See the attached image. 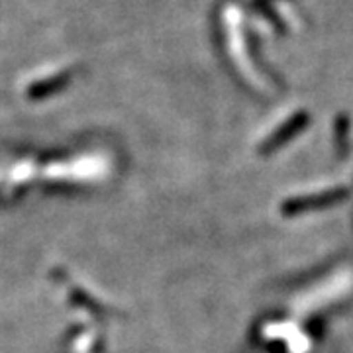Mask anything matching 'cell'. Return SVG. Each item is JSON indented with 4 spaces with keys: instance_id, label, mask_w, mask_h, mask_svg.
Listing matches in <instances>:
<instances>
[{
    "instance_id": "6da1fadb",
    "label": "cell",
    "mask_w": 353,
    "mask_h": 353,
    "mask_svg": "<svg viewBox=\"0 0 353 353\" xmlns=\"http://www.w3.org/2000/svg\"><path fill=\"white\" fill-rule=\"evenodd\" d=\"M353 292V267L343 265L336 267L334 271L326 273L324 277L316 279L301 292H296L290 299V314L292 318L301 320L314 316L334 304H340Z\"/></svg>"
},
{
    "instance_id": "7a4b0ae2",
    "label": "cell",
    "mask_w": 353,
    "mask_h": 353,
    "mask_svg": "<svg viewBox=\"0 0 353 353\" xmlns=\"http://www.w3.org/2000/svg\"><path fill=\"white\" fill-rule=\"evenodd\" d=\"M261 336L265 341L283 343L287 353H312V347H314L310 334L292 316L269 320L261 330Z\"/></svg>"
},
{
    "instance_id": "3957f363",
    "label": "cell",
    "mask_w": 353,
    "mask_h": 353,
    "mask_svg": "<svg viewBox=\"0 0 353 353\" xmlns=\"http://www.w3.org/2000/svg\"><path fill=\"white\" fill-rule=\"evenodd\" d=\"M67 75H59V77H53V79H48V81H43V83H38V85H34L32 88V94H48L51 90H57L59 87H63L65 83H67Z\"/></svg>"
}]
</instances>
